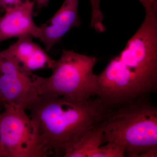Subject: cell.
I'll return each mask as SVG.
<instances>
[{"label": "cell", "instance_id": "14", "mask_svg": "<svg viewBox=\"0 0 157 157\" xmlns=\"http://www.w3.org/2000/svg\"><path fill=\"white\" fill-rule=\"evenodd\" d=\"M157 150L149 151L146 152L141 154L138 157H157Z\"/></svg>", "mask_w": 157, "mask_h": 157}, {"label": "cell", "instance_id": "8", "mask_svg": "<svg viewBox=\"0 0 157 157\" xmlns=\"http://www.w3.org/2000/svg\"><path fill=\"white\" fill-rule=\"evenodd\" d=\"M79 0H64L53 17L39 26L36 38L50 51L71 29L78 27L81 20L78 14Z\"/></svg>", "mask_w": 157, "mask_h": 157}, {"label": "cell", "instance_id": "16", "mask_svg": "<svg viewBox=\"0 0 157 157\" xmlns=\"http://www.w3.org/2000/svg\"><path fill=\"white\" fill-rule=\"evenodd\" d=\"M0 157H7L5 149L1 142H0Z\"/></svg>", "mask_w": 157, "mask_h": 157}, {"label": "cell", "instance_id": "15", "mask_svg": "<svg viewBox=\"0 0 157 157\" xmlns=\"http://www.w3.org/2000/svg\"><path fill=\"white\" fill-rule=\"evenodd\" d=\"M49 1L50 0H35L34 2L36 3L37 6L39 8H42L46 6Z\"/></svg>", "mask_w": 157, "mask_h": 157}, {"label": "cell", "instance_id": "17", "mask_svg": "<svg viewBox=\"0 0 157 157\" xmlns=\"http://www.w3.org/2000/svg\"><path fill=\"white\" fill-rule=\"evenodd\" d=\"M4 104H3V103L2 101H0V113L2 112L3 109H4Z\"/></svg>", "mask_w": 157, "mask_h": 157}, {"label": "cell", "instance_id": "4", "mask_svg": "<svg viewBox=\"0 0 157 157\" xmlns=\"http://www.w3.org/2000/svg\"><path fill=\"white\" fill-rule=\"evenodd\" d=\"M98 59L63 49L49 77L38 76L39 97H63L85 101L98 96V75L94 68Z\"/></svg>", "mask_w": 157, "mask_h": 157}, {"label": "cell", "instance_id": "3", "mask_svg": "<svg viewBox=\"0 0 157 157\" xmlns=\"http://www.w3.org/2000/svg\"><path fill=\"white\" fill-rule=\"evenodd\" d=\"M148 96L113 108L94 125L103 131L104 144H122L128 157L157 150V108Z\"/></svg>", "mask_w": 157, "mask_h": 157}, {"label": "cell", "instance_id": "13", "mask_svg": "<svg viewBox=\"0 0 157 157\" xmlns=\"http://www.w3.org/2000/svg\"><path fill=\"white\" fill-rule=\"evenodd\" d=\"M30 0H0V11L22 5Z\"/></svg>", "mask_w": 157, "mask_h": 157}, {"label": "cell", "instance_id": "9", "mask_svg": "<svg viewBox=\"0 0 157 157\" xmlns=\"http://www.w3.org/2000/svg\"><path fill=\"white\" fill-rule=\"evenodd\" d=\"M34 1L8 8L0 15V42L11 38L30 35L36 38L39 26L33 18Z\"/></svg>", "mask_w": 157, "mask_h": 157}, {"label": "cell", "instance_id": "2", "mask_svg": "<svg viewBox=\"0 0 157 157\" xmlns=\"http://www.w3.org/2000/svg\"><path fill=\"white\" fill-rule=\"evenodd\" d=\"M28 109L40 141L50 156L64 157L112 109L95 96L85 101L39 97Z\"/></svg>", "mask_w": 157, "mask_h": 157}, {"label": "cell", "instance_id": "11", "mask_svg": "<svg viewBox=\"0 0 157 157\" xmlns=\"http://www.w3.org/2000/svg\"><path fill=\"white\" fill-rule=\"evenodd\" d=\"M106 145H101L95 157H124L125 156V146L117 141H109Z\"/></svg>", "mask_w": 157, "mask_h": 157}, {"label": "cell", "instance_id": "10", "mask_svg": "<svg viewBox=\"0 0 157 157\" xmlns=\"http://www.w3.org/2000/svg\"><path fill=\"white\" fill-rule=\"evenodd\" d=\"M104 137L102 130L94 126L64 157H95L99 147L104 144Z\"/></svg>", "mask_w": 157, "mask_h": 157}, {"label": "cell", "instance_id": "7", "mask_svg": "<svg viewBox=\"0 0 157 157\" xmlns=\"http://www.w3.org/2000/svg\"><path fill=\"white\" fill-rule=\"evenodd\" d=\"M30 35L19 37L9 48L0 51V56L27 72L52 68L56 61L33 41Z\"/></svg>", "mask_w": 157, "mask_h": 157}, {"label": "cell", "instance_id": "12", "mask_svg": "<svg viewBox=\"0 0 157 157\" xmlns=\"http://www.w3.org/2000/svg\"><path fill=\"white\" fill-rule=\"evenodd\" d=\"M91 6V18L90 26L98 33H103L106 28L103 24L104 16L101 9V0H90Z\"/></svg>", "mask_w": 157, "mask_h": 157}, {"label": "cell", "instance_id": "1", "mask_svg": "<svg viewBox=\"0 0 157 157\" xmlns=\"http://www.w3.org/2000/svg\"><path fill=\"white\" fill-rule=\"evenodd\" d=\"M98 76V96L112 109L157 92L156 20L144 17L123 50Z\"/></svg>", "mask_w": 157, "mask_h": 157}, {"label": "cell", "instance_id": "5", "mask_svg": "<svg viewBox=\"0 0 157 157\" xmlns=\"http://www.w3.org/2000/svg\"><path fill=\"white\" fill-rule=\"evenodd\" d=\"M3 104L0 113V142L7 157L50 156L25 109Z\"/></svg>", "mask_w": 157, "mask_h": 157}, {"label": "cell", "instance_id": "6", "mask_svg": "<svg viewBox=\"0 0 157 157\" xmlns=\"http://www.w3.org/2000/svg\"><path fill=\"white\" fill-rule=\"evenodd\" d=\"M37 77L0 56V101L28 109L39 98Z\"/></svg>", "mask_w": 157, "mask_h": 157}]
</instances>
